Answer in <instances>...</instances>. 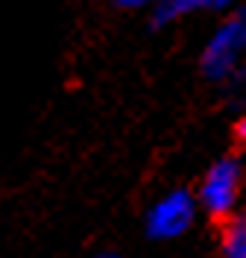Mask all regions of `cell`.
I'll return each instance as SVG.
<instances>
[{
  "label": "cell",
  "instance_id": "cell-1",
  "mask_svg": "<svg viewBox=\"0 0 246 258\" xmlns=\"http://www.w3.org/2000/svg\"><path fill=\"white\" fill-rule=\"evenodd\" d=\"M246 47V9L231 12L220 30L211 35V41L205 44L202 53V71L208 80H226L234 74L237 59Z\"/></svg>",
  "mask_w": 246,
  "mask_h": 258
},
{
  "label": "cell",
  "instance_id": "cell-2",
  "mask_svg": "<svg viewBox=\"0 0 246 258\" xmlns=\"http://www.w3.org/2000/svg\"><path fill=\"white\" fill-rule=\"evenodd\" d=\"M240 191V161L237 159H220L211 164V170L205 173L199 185V206L217 220H226Z\"/></svg>",
  "mask_w": 246,
  "mask_h": 258
},
{
  "label": "cell",
  "instance_id": "cell-3",
  "mask_svg": "<svg viewBox=\"0 0 246 258\" xmlns=\"http://www.w3.org/2000/svg\"><path fill=\"white\" fill-rule=\"evenodd\" d=\"M197 217V200L188 191H170L147 211V235L152 241H173L185 235Z\"/></svg>",
  "mask_w": 246,
  "mask_h": 258
},
{
  "label": "cell",
  "instance_id": "cell-4",
  "mask_svg": "<svg viewBox=\"0 0 246 258\" xmlns=\"http://www.w3.org/2000/svg\"><path fill=\"white\" fill-rule=\"evenodd\" d=\"M220 255L246 258V214H229L220 235Z\"/></svg>",
  "mask_w": 246,
  "mask_h": 258
},
{
  "label": "cell",
  "instance_id": "cell-5",
  "mask_svg": "<svg viewBox=\"0 0 246 258\" xmlns=\"http://www.w3.org/2000/svg\"><path fill=\"white\" fill-rule=\"evenodd\" d=\"M199 9H211V0H158L152 9V27H167Z\"/></svg>",
  "mask_w": 246,
  "mask_h": 258
},
{
  "label": "cell",
  "instance_id": "cell-6",
  "mask_svg": "<svg viewBox=\"0 0 246 258\" xmlns=\"http://www.w3.org/2000/svg\"><path fill=\"white\" fill-rule=\"evenodd\" d=\"M117 9H144V6H149L152 0H112Z\"/></svg>",
  "mask_w": 246,
  "mask_h": 258
},
{
  "label": "cell",
  "instance_id": "cell-7",
  "mask_svg": "<svg viewBox=\"0 0 246 258\" xmlns=\"http://www.w3.org/2000/svg\"><path fill=\"white\" fill-rule=\"evenodd\" d=\"M237 138H240V141H246V120H240V123H237Z\"/></svg>",
  "mask_w": 246,
  "mask_h": 258
},
{
  "label": "cell",
  "instance_id": "cell-8",
  "mask_svg": "<svg viewBox=\"0 0 246 258\" xmlns=\"http://www.w3.org/2000/svg\"><path fill=\"white\" fill-rule=\"evenodd\" d=\"M234 0H211V9H223V6H229Z\"/></svg>",
  "mask_w": 246,
  "mask_h": 258
},
{
  "label": "cell",
  "instance_id": "cell-9",
  "mask_svg": "<svg viewBox=\"0 0 246 258\" xmlns=\"http://www.w3.org/2000/svg\"><path fill=\"white\" fill-rule=\"evenodd\" d=\"M97 258H123V255H115V252H106V255H97Z\"/></svg>",
  "mask_w": 246,
  "mask_h": 258
}]
</instances>
